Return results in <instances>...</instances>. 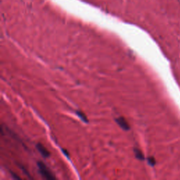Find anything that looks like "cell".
Returning <instances> with one entry per match:
<instances>
[{
    "label": "cell",
    "mask_w": 180,
    "mask_h": 180,
    "mask_svg": "<svg viewBox=\"0 0 180 180\" xmlns=\"http://www.w3.org/2000/svg\"><path fill=\"white\" fill-rule=\"evenodd\" d=\"M37 166L39 168V172L41 174V175L44 177V178L47 179H56L55 177L52 174V172H51L47 167L42 162H37Z\"/></svg>",
    "instance_id": "cell-1"
},
{
    "label": "cell",
    "mask_w": 180,
    "mask_h": 180,
    "mask_svg": "<svg viewBox=\"0 0 180 180\" xmlns=\"http://www.w3.org/2000/svg\"><path fill=\"white\" fill-rule=\"evenodd\" d=\"M115 121L117 124H118L123 130L127 131L130 129V125H129L127 121L126 120V119L125 118H123V117H120V118H116Z\"/></svg>",
    "instance_id": "cell-2"
},
{
    "label": "cell",
    "mask_w": 180,
    "mask_h": 180,
    "mask_svg": "<svg viewBox=\"0 0 180 180\" xmlns=\"http://www.w3.org/2000/svg\"><path fill=\"white\" fill-rule=\"evenodd\" d=\"M36 148H37V149L38 150L39 153H40V154H42L44 157L47 158L50 155L49 151L47 149V148L44 147L42 143H38L36 145Z\"/></svg>",
    "instance_id": "cell-3"
},
{
    "label": "cell",
    "mask_w": 180,
    "mask_h": 180,
    "mask_svg": "<svg viewBox=\"0 0 180 180\" xmlns=\"http://www.w3.org/2000/svg\"><path fill=\"white\" fill-rule=\"evenodd\" d=\"M134 152H135V157L137 158V159L141 160H143L144 159V155H143V153L141 151V150L138 149V148H135V149H134Z\"/></svg>",
    "instance_id": "cell-4"
},
{
    "label": "cell",
    "mask_w": 180,
    "mask_h": 180,
    "mask_svg": "<svg viewBox=\"0 0 180 180\" xmlns=\"http://www.w3.org/2000/svg\"><path fill=\"white\" fill-rule=\"evenodd\" d=\"M76 114L80 117V118L82 119V120L84 121V122H85V123L89 122L88 119H87V117L86 116V115H85L84 113H82V112L80 111H76Z\"/></svg>",
    "instance_id": "cell-5"
},
{
    "label": "cell",
    "mask_w": 180,
    "mask_h": 180,
    "mask_svg": "<svg viewBox=\"0 0 180 180\" xmlns=\"http://www.w3.org/2000/svg\"><path fill=\"white\" fill-rule=\"evenodd\" d=\"M148 163H149L150 165H155V160L153 158H149L148 159Z\"/></svg>",
    "instance_id": "cell-6"
},
{
    "label": "cell",
    "mask_w": 180,
    "mask_h": 180,
    "mask_svg": "<svg viewBox=\"0 0 180 180\" xmlns=\"http://www.w3.org/2000/svg\"><path fill=\"white\" fill-rule=\"evenodd\" d=\"M11 174H12V176H13L15 179H21L20 177H19L18 176V175H16L15 173H14V172H11Z\"/></svg>",
    "instance_id": "cell-7"
},
{
    "label": "cell",
    "mask_w": 180,
    "mask_h": 180,
    "mask_svg": "<svg viewBox=\"0 0 180 180\" xmlns=\"http://www.w3.org/2000/svg\"><path fill=\"white\" fill-rule=\"evenodd\" d=\"M62 151H64V154H65V155H66V156H67V157H69V154H68V151H65V149H62Z\"/></svg>",
    "instance_id": "cell-8"
}]
</instances>
